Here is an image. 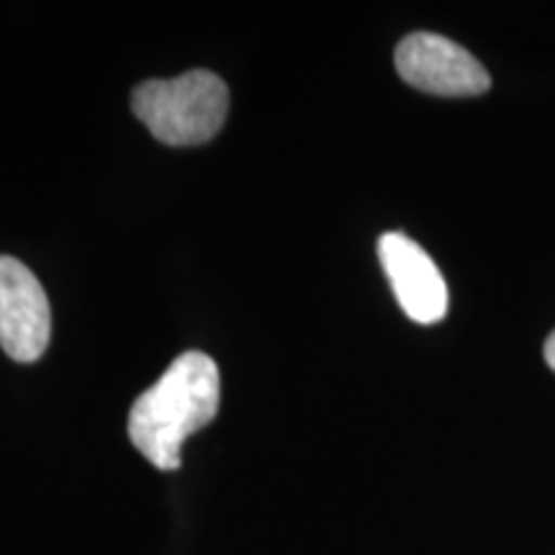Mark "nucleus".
<instances>
[{
  "mask_svg": "<svg viewBox=\"0 0 555 555\" xmlns=\"http://www.w3.org/2000/svg\"><path fill=\"white\" fill-rule=\"evenodd\" d=\"M219 367L204 352H183L129 412L131 446L157 470H178L183 442L219 412Z\"/></svg>",
  "mask_w": 555,
  "mask_h": 555,
  "instance_id": "obj_1",
  "label": "nucleus"
},
{
  "mask_svg": "<svg viewBox=\"0 0 555 555\" xmlns=\"http://www.w3.org/2000/svg\"><path fill=\"white\" fill-rule=\"evenodd\" d=\"M137 119L170 147L204 144L224 127L229 88L208 69H191L172 80H147L131 95Z\"/></svg>",
  "mask_w": 555,
  "mask_h": 555,
  "instance_id": "obj_2",
  "label": "nucleus"
},
{
  "mask_svg": "<svg viewBox=\"0 0 555 555\" xmlns=\"http://www.w3.org/2000/svg\"><path fill=\"white\" fill-rule=\"evenodd\" d=\"M393 62L401 80L433 95L468 99L491 88V75L474 54L433 31H416L401 39Z\"/></svg>",
  "mask_w": 555,
  "mask_h": 555,
  "instance_id": "obj_3",
  "label": "nucleus"
},
{
  "mask_svg": "<svg viewBox=\"0 0 555 555\" xmlns=\"http://www.w3.org/2000/svg\"><path fill=\"white\" fill-rule=\"evenodd\" d=\"M52 335V311L39 278L24 262L0 255V347L16 363L44 356Z\"/></svg>",
  "mask_w": 555,
  "mask_h": 555,
  "instance_id": "obj_4",
  "label": "nucleus"
},
{
  "mask_svg": "<svg viewBox=\"0 0 555 555\" xmlns=\"http://www.w3.org/2000/svg\"><path fill=\"white\" fill-rule=\"evenodd\" d=\"M378 258L393 296L404 314L416 324H435L448 314V286L435 260L401 232L378 240Z\"/></svg>",
  "mask_w": 555,
  "mask_h": 555,
  "instance_id": "obj_5",
  "label": "nucleus"
},
{
  "mask_svg": "<svg viewBox=\"0 0 555 555\" xmlns=\"http://www.w3.org/2000/svg\"><path fill=\"white\" fill-rule=\"evenodd\" d=\"M545 363L555 371V332L545 339Z\"/></svg>",
  "mask_w": 555,
  "mask_h": 555,
  "instance_id": "obj_6",
  "label": "nucleus"
}]
</instances>
